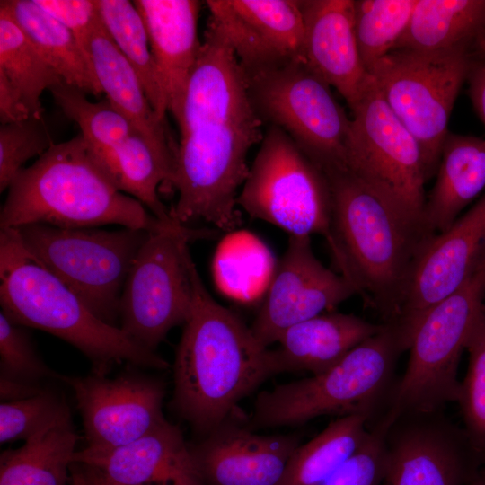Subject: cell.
<instances>
[{
  "label": "cell",
  "mask_w": 485,
  "mask_h": 485,
  "mask_svg": "<svg viewBox=\"0 0 485 485\" xmlns=\"http://www.w3.org/2000/svg\"><path fill=\"white\" fill-rule=\"evenodd\" d=\"M155 217L120 191L79 133L54 144L16 175L0 212L1 228L43 224L65 228L122 227L156 232L173 223Z\"/></svg>",
  "instance_id": "obj_4"
},
{
  "label": "cell",
  "mask_w": 485,
  "mask_h": 485,
  "mask_svg": "<svg viewBox=\"0 0 485 485\" xmlns=\"http://www.w3.org/2000/svg\"><path fill=\"white\" fill-rule=\"evenodd\" d=\"M102 24L120 52L137 72L157 118L168 111L144 19L133 2L97 0Z\"/></svg>",
  "instance_id": "obj_32"
},
{
  "label": "cell",
  "mask_w": 485,
  "mask_h": 485,
  "mask_svg": "<svg viewBox=\"0 0 485 485\" xmlns=\"http://www.w3.org/2000/svg\"><path fill=\"white\" fill-rule=\"evenodd\" d=\"M71 418L61 394L48 388L35 396L0 404V442H24L46 428Z\"/></svg>",
  "instance_id": "obj_35"
},
{
  "label": "cell",
  "mask_w": 485,
  "mask_h": 485,
  "mask_svg": "<svg viewBox=\"0 0 485 485\" xmlns=\"http://www.w3.org/2000/svg\"><path fill=\"white\" fill-rule=\"evenodd\" d=\"M417 0H354V29L366 72L390 53L410 22Z\"/></svg>",
  "instance_id": "obj_34"
},
{
  "label": "cell",
  "mask_w": 485,
  "mask_h": 485,
  "mask_svg": "<svg viewBox=\"0 0 485 485\" xmlns=\"http://www.w3.org/2000/svg\"><path fill=\"white\" fill-rule=\"evenodd\" d=\"M469 365L461 382L457 403L463 428L474 446L485 450V306L466 343Z\"/></svg>",
  "instance_id": "obj_36"
},
{
  "label": "cell",
  "mask_w": 485,
  "mask_h": 485,
  "mask_svg": "<svg viewBox=\"0 0 485 485\" xmlns=\"http://www.w3.org/2000/svg\"><path fill=\"white\" fill-rule=\"evenodd\" d=\"M244 75L263 123L282 129L322 172L347 169L351 119L304 59Z\"/></svg>",
  "instance_id": "obj_9"
},
{
  "label": "cell",
  "mask_w": 485,
  "mask_h": 485,
  "mask_svg": "<svg viewBox=\"0 0 485 485\" xmlns=\"http://www.w3.org/2000/svg\"><path fill=\"white\" fill-rule=\"evenodd\" d=\"M485 306V252L465 281L426 313L410 347L403 375L396 380L381 417L443 410L457 402V372L471 331Z\"/></svg>",
  "instance_id": "obj_7"
},
{
  "label": "cell",
  "mask_w": 485,
  "mask_h": 485,
  "mask_svg": "<svg viewBox=\"0 0 485 485\" xmlns=\"http://www.w3.org/2000/svg\"><path fill=\"white\" fill-rule=\"evenodd\" d=\"M27 327L0 312V382L44 388L48 379L61 380L40 357Z\"/></svg>",
  "instance_id": "obj_37"
},
{
  "label": "cell",
  "mask_w": 485,
  "mask_h": 485,
  "mask_svg": "<svg viewBox=\"0 0 485 485\" xmlns=\"http://www.w3.org/2000/svg\"><path fill=\"white\" fill-rule=\"evenodd\" d=\"M395 49L485 56V0H417Z\"/></svg>",
  "instance_id": "obj_26"
},
{
  "label": "cell",
  "mask_w": 485,
  "mask_h": 485,
  "mask_svg": "<svg viewBox=\"0 0 485 485\" xmlns=\"http://www.w3.org/2000/svg\"><path fill=\"white\" fill-rule=\"evenodd\" d=\"M384 325L342 313H325L296 323L280 335L277 348L269 349L274 372H323Z\"/></svg>",
  "instance_id": "obj_23"
},
{
  "label": "cell",
  "mask_w": 485,
  "mask_h": 485,
  "mask_svg": "<svg viewBox=\"0 0 485 485\" xmlns=\"http://www.w3.org/2000/svg\"><path fill=\"white\" fill-rule=\"evenodd\" d=\"M78 440L69 418L3 451L0 485H67Z\"/></svg>",
  "instance_id": "obj_28"
},
{
  "label": "cell",
  "mask_w": 485,
  "mask_h": 485,
  "mask_svg": "<svg viewBox=\"0 0 485 485\" xmlns=\"http://www.w3.org/2000/svg\"><path fill=\"white\" fill-rule=\"evenodd\" d=\"M485 252V193L454 224L430 236L413 260L397 319L407 349L420 321L455 291Z\"/></svg>",
  "instance_id": "obj_15"
},
{
  "label": "cell",
  "mask_w": 485,
  "mask_h": 485,
  "mask_svg": "<svg viewBox=\"0 0 485 485\" xmlns=\"http://www.w3.org/2000/svg\"><path fill=\"white\" fill-rule=\"evenodd\" d=\"M75 394L86 447L113 448L143 436L166 419L163 412V383L139 373L114 378L91 374L63 375Z\"/></svg>",
  "instance_id": "obj_16"
},
{
  "label": "cell",
  "mask_w": 485,
  "mask_h": 485,
  "mask_svg": "<svg viewBox=\"0 0 485 485\" xmlns=\"http://www.w3.org/2000/svg\"><path fill=\"white\" fill-rule=\"evenodd\" d=\"M34 1L74 34L79 46L90 59L87 53L88 39L101 21L97 0Z\"/></svg>",
  "instance_id": "obj_40"
},
{
  "label": "cell",
  "mask_w": 485,
  "mask_h": 485,
  "mask_svg": "<svg viewBox=\"0 0 485 485\" xmlns=\"http://www.w3.org/2000/svg\"><path fill=\"white\" fill-rule=\"evenodd\" d=\"M119 485H206L181 428L168 420L127 445L76 451L73 463Z\"/></svg>",
  "instance_id": "obj_20"
},
{
  "label": "cell",
  "mask_w": 485,
  "mask_h": 485,
  "mask_svg": "<svg viewBox=\"0 0 485 485\" xmlns=\"http://www.w3.org/2000/svg\"><path fill=\"white\" fill-rule=\"evenodd\" d=\"M31 118L19 93L0 73V119L2 124L21 121Z\"/></svg>",
  "instance_id": "obj_41"
},
{
  "label": "cell",
  "mask_w": 485,
  "mask_h": 485,
  "mask_svg": "<svg viewBox=\"0 0 485 485\" xmlns=\"http://www.w3.org/2000/svg\"><path fill=\"white\" fill-rule=\"evenodd\" d=\"M27 251L104 322L118 326L119 301L132 264L151 232L122 227L15 228Z\"/></svg>",
  "instance_id": "obj_8"
},
{
  "label": "cell",
  "mask_w": 485,
  "mask_h": 485,
  "mask_svg": "<svg viewBox=\"0 0 485 485\" xmlns=\"http://www.w3.org/2000/svg\"><path fill=\"white\" fill-rule=\"evenodd\" d=\"M4 1L15 22L63 82L85 93H102L90 59L66 27L34 0Z\"/></svg>",
  "instance_id": "obj_27"
},
{
  "label": "cell",
  "mask_w": 485,
  "mask_h": 485,
  "mask_svg": "<svg viewBox=\"0 0 485 485\" xmlns=\"http://www.w3.org/2000/svg\"><path fill=\"white\" fill-rule=\"evenodd\" d=\"M304 59L334 87L350 110L371 75L361 61L354 29V0H300Z\"/></svg>",
  "instance_id": "obj_21"
},
{
  "label": "cell",
  "mask_w": 485,
  "mask_h": 485,
  "mask_svg": "<svg viewBox=\"0 0 485 485\" xmlns=\"http://www.w3.org/2000/svg\"><path fill=\"white\" fill-rule=\"evenodd\" d=\"M211 234L176 221L150 233L132 264L119 301V328L138 346L155 352L167 333L188 320L195 268L188 244Z\"/></svg>",
  "instance_id": "obj_11"
},
{
  "label": "cell",
  "mask_w": 485,
  "mask_h": 485,
  "mask_svg": "<svg viewBox=\"0 0 485 485\" xmlns=\"http://www.w3.org/2000/svg\"><path fill=\"white\" fill-rule=\"evenodd\" d=\"M54 145L42 119L2 124L0 127V191L9 188L23 164L41 156Z\"/></svg>",
  "instance_id": "obj_38"
},
{
  "label": "cell",
  "mask_w": 485,
  "mask_h": 485,
  "mask_svg": "<svg viewBox=\"0 0 485 485\" xmlns=\"http://www.w3.org/2000/svg\"><path fill=\"white\" fill-rule=\"evenodd\" d=\"M467 82L469 97L476 114L485 128V57L473 61Z\"/></svg>",
  "instance_id": "obj_42"
},
{
  "label": "cell",
  "mask_w": 485,
  "mask_h": 485,
  "mask_svg": "<svg viewBox=\"0 0 485 485\" xmlns=\"http://www.w3.org/2000/svg\"><path fill=\"white\" fill-rule=\"evenodd\" d=\"M70 472H71V479H70L71 485H84L76 473H75L71 470H70Z\"/></svg>",
  "instance_id": "obj_45"
},
{
  "label": "cell",
  "mask_w": 485,
  "mask_h": 485,
  "mask_svg": "<svg viewBox=\"0 0 485 485\" xmlns=\"http://www.w3.org/2000/svg\"><path fill=\"white\" fill-rule=\"evenodd\" d=\"M0 73L19 93L31 117L42 119L41 95L62 82L15 22L4 0L0 2Z\"/></svg>",
  "instance_id": "obj_31"
},
{
  "label": "cell",
  "mask_w": 485,
  "mask_h": 485,
  "mask_svg": "<svg viewBox=\"0 0 485 485\" xmlns=\"http://www.w3.org/2000/svg\"><path fill=\"white\" fill-rule=\"evenodd\" d=\"M252 429L235 410L199 442L190 445L206 485H282L301 437L260 435Z\"/></svg>",
  "instance_id": "obj_19"
},
{
  "label": "cell",
  "mask_w": 485,
  "mask_h": 485,
  "mask_svg": "<svg viewBox=\"0 0 485 485\" xmlns=\"http://www.w3.org/2000/svg\"><path fill=\"white\" fill-rule=\"evenodd\" d=\"M100 166L120 191L138 200L159 220H173L157 192L161 183L169 184L172 170L141 135L134 131Z\"/></svg>",
  "instance_id": "obj_30"
},
{
  "label": "cell",
  "mask_w": 485,
  "mask_h": 485,
  "mask_svg": "<svg viewBox=\"0 0 485 485\" xmlns=\"http://www.w3.org/2000/svg\"><path fill=\"white\" fill-rule=\"evenodd\" d=\"M384 324L327 370L260 392L250 427L298 426L327 415L376 419L396 382L398 358L407 350L397 326Z\"/></svg>",
  "instance_id": "obj_6"
},
{
  "label": "cell",
  "mask_w": 485,
  "mask_h": 485,
  "mask_svg": "<svg viewBox=\"0 0 485 485\" xmlns=\"http://www.w3.org/2000/svg\"><path fill=\"white\" fill-rule=\"evenodd\" d=\"M357 294L340 274L313 254L309 236L289 235L287 250L271 279L251 329L266 348L289 327L320 314Z\"/></svg>",
  "instance_id": "obj_17"
},
{
  "label": "cell",
  "mask_w": 485,
  "mask_h": 485,
  "mask_svg": "<svg viewBox=\"0 0 485 485\" xmlns=\"http://www.w3.org/2000/svg\"><path fill=\"white\" fill-rule=\"evenodd\" d=\"M149 37L159 81L171 113L178 107L201 43L195 0H135Z\"/></svg>",
  "instance_id": "obj_22"
},
{
  "label": "cell",
  "mask_w": 485,
  "mask_h": 485,
  "mask_svg": "<svg viewBox=\"0 0 485 485\" xmlns=\"http://www.w3.org/2000/svg\"><path fill=\"white\" fill-rule=\"evenodd\" d=\"M180 129L170 185L178 192L171 217L181 225L203 220L231 231L240 224L238 190L247 154L262 140L244 72L223 32L207 22L198 57L178 107Z\"/></svg>",
  "instance_id": "obj_1"
},
{
  "label": "cell",
  "mask_w": 485,
  "mask_h": 485,
  "mask_svg": "<svg viewBox=\"0 0 485 485\" xmlns=\"http://www.w3.org/2000/svg\"><path fill=\"white\" fill-rule=\"evenodd\" d=\"M1 312L13 322L47 331L81 351L92 373L107 375L114 365L166 369L155 352L132 341L119 326L99 319L27 251L15 228L0 229Z\"/></svg>",
  "instance_id": "obj_5"
},
{
  "label": "cell",
  "mask_w": 485,
  "mask_h": 485,
  "mask_svg": "<svg viewBox=\"0 0 485 485\" xmlns=\"http://www.w3.org/2000/svg\"><path fill=\"white\" fill-rule=\"evenodd\" d=\"M70 470L77 474L84 485H119L106 479L96 469L85 464L74 463Z\"/></svg>",
  "instance_id": "obj_43"
},
{
  "label": "cell",
  "mask_w": 485,
  "mask_h": 485,
  "mask_svg": "<svg viewBox=\"0 0 485 485\" xmlns=\"http://www.w3.org/2000/svg\"><path fill=\"white\" fill-rule=\"evenodd\" d=\"M251 217L289 235H322L331 241V197L328 181L279 128L269 126L237 197Z\"/></svg>",
  "instance_id": "obj_13"
},
{
  "label": "cell",
  "mask_w": 485,
  "mask_h": 485,
  "mask_svg": "<svg viewBox=\"0 0 485 485\" xmlns=\"http://www.w3.org/2000/svg\"><path fill=\"white\" fill-rule=\"evenodd\" d=\"M467 485H485V465H483Z\"/></svg>",
  "instance_id": "obj_44"
},
{
  "label": "cell",
  "mask_w": 485,
  "mask_h": 485,
  "mask_svg": "<svg viewBox=\"0 0 485 485\" xmlns=\"http://www.w3.org/2000/svg\"><path fill=\"white\" fill-rule=\"evenodd\" d=\"M370 418L339 417L294 452L282 485H322L362 445Z\"/></svg>",
  "instance_id": "obj_29"
},
{
  "label": "cell",
  "mask_w": 485,
  "mask_h": 485,
  "mask_svg": "<svg viewBox=\"0 0 485 485\" xmlns=\"http://www.w3.org/2000/svg\"><path fill=\"white\" fill-rule=\"evenodd\" d=\"M483 463L485 465V450L482 452Z\"/></svg>",
  "instance_id": "obj_46"
},
{
  "label": "cell",
  "mask_w": 485,
  "mask_h": 485,
  "mask_svg": "<svg viewBox=\"0 0 485 485\" xmlns=\"http://www.w3.org/2000/svg\"><path fill=\"white\" fill-rule=\"evenodd\" d=\"M382 485H467L484 465L463 428L443 410L409 412L389 421Z\"/></svg>",
  "instance_id": "obj_14"
},
{
  "label": "cell",
  "mask_w": 485,
  "mask_h": 485,
  "mask_svg": "<svg viewBox=\"0 0 485 485\" xmlns=\"http://www.w3.org/2000/svg\"><path fill=\"white\" fill-rule=\"evenodd\" d=\"M193 303L175 352L172 405L203 436L274 375L270 350L192 272Z\"/></svg>",
  "instance_id": "obj_2"
},
{
  "label": "cell",
  "mask_w": 485,
  "mask_h": 485,
  "mask_svg": "<svg viewBox=\"0 0 485 485\" xmlns=\"http://www.w3.org/2000/svg\"><path fill=\"white\" fill-rule=\"evenodd\" d=\"M479 56L392 50L368 71L383 98L419 142L428 180L436 173L457 95Z\"/></svg>",
  "instance_id": "obj_12"
},
{
  "label": "cell",
  "mask_w": 485,
  "mask_h": 485,
  "mask_svg": "<svg viewBox=\"0 0 485 485\" xmlns=\"http://www.w3.org/2000/svg\"><path fill=\"white\" fill-rule=\"evenodd\" d=\"M87 53L107 99L129 119L135 131L173 172L177 145L170 140L164 122L157 118L137 72L112 41L101 21L88 39Z\"/></svg>",
  "instance_id": "obj_24"
},
{
  "label": "cell",
  "mask_w": 485,
  "mask_h": 485,
  "mask_svg": "<svg viewBox=\"0 0 485 485\" xmlns=\"http://www.w3.org/2000/svg\"><path fill=\"white\" fill-rule=\"evenodd\" d=\"M351 111L348 171L429 234L424 225L428 178L421 147L390 109L372 76Z\"/></svg>",
  "instance_id": "obj_10"
},
{
  "label": "cell",
  "mask_w": 485,
  "mask_h": 485,
  "mask_svg": "<svg viewBox=\"0 0 485 485\" xmlns=\"http://www.w3.org/2000/svg\"><path fill=\"white\" fill-rule=\"evenodd\" d=\"M387 424L384 419L369 423L362 445L322 485H382L386 469Z\"/></svg>",
  "instance_id": "obj_39"
},
{
  "label": "cell",
  "mask_w": 485,
  "mask_h": 485,
  "mask_svg": "<svg viewBox=\"0 0 485 485\" xmlns=\"http://www.w3.org/2000/svg\"><path fill=\"white\" fill-rule=\"evenodd\" d=\"M48 91L62 112L77 124L99 164L135 131L129 119L108 99L92 102L84 92L63 81Z\"/></svg>",
  "instance_id": "obj_33"
},
{
  "label": "cell",
  "mask_w": 485,
  "mask_h": 485,
  "mask_svg": "<svg viewBox=\"0 0 485 485\" xmlns=\"http://www.w3.org/2000/svg\"><path fill=\"white\" fill-rule=\"evenodd\" d=\"M436 174L424 208L430 235L449 228L485 189V138L448 131Z\"/></svg>",
  "instance_id": "obj_25"
},
{
  "label": "cell",
  "mask_w": 485,
  "mask_h": 485,
  "mask_svg": "<svg viewBox=\"0 0 485 485\" xmlns=\"http://www.w3.org/2000/svg\"><path fill=\"white\" fill-rule=\"evenodd\" d=\"M323 173L331 197L328 246L340 274L382 322L392 323L416 254L432 235L405 220L348 169Z\"/></svg>",
  "instance_id": "obj_3"
},
{
  "label": "cell",
  "mask_w": 485,
  "mask_h": 485,
  "mask_svg": "<svg viewBox=\"0 0 485 485\" xmlns=\"http://www.w3.org/2000/svg\"><path fill=\"white\" fill-rule=\"evenodd\" d=\"M206 4L208 20L223 32L244 73L304 59L300 1L208 0Z\"/></svg>",
  "instance_id": "obj_18"
}]
</instances>
